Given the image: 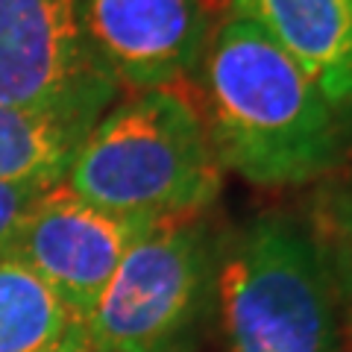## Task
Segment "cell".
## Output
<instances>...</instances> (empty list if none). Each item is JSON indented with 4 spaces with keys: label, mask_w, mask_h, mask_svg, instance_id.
<instances>
[{
    "label": "cell",
    "mask_w": 352,
    "mask_h": 352,
    "mask_svg": "<svg viewBox=\"0 0 352 352\" xmlns=\"http://www.w3.org/2000/svg\"><path fill=\"white\" fill-rule=\"evenodd\" d=\"M197 68L200 115L223 170L258 188H294L335 168L346 124L252 21L226 12Z\"/></svg>",
    "instance_id": "6da1fadb"
},
{
    "label": "cell",
    "mask_w": 352,
    "mask_h": 352,
    "mask_svg": "<svg viewBox=\"0 0 352 352\" xmlns=\"http://www.w3.org/2000/svg\"><path fill=\"white\" fill-rule=\"evenodd\" d=\"M62 182L106 212L162 223L203 217L223 168L194 100L144 88L97 118Z\"/></svg>",
    "instance_id": "7a4b0ae2"
},
{
    "label": "cell",
    "mask_w": 352,
    "mask_h": 352,
    "mask_svg": "<svg viewBox=\"0 0 352 352\" xmlns=\"http://www.w3.org/2000/svg\"><path fill=\"white\" fill-rule=\"evenodd\" d=\"M214 308L226 352H340L332 270L285 214H258L217 250Z\"/></svg>",
    "instance_id": "3957f363"
},
{
    "label": "cell",
    "mask_w": 352,
    "mask_h": 352,
    "mask_svg": "<svg viewBox=\"0 0 352 352\" xmlns=\"http://www.w3.org/2000/svg\"><path fill=\"white\" fill-rule=\"evenodd\" d=\"M217 250L203 217L150 226L82 323L106 352H194L214 305Z\"/></svg>",
    "instance_id": "277c9868"
},
{
    "label": "cell",
    "mask_w": 352,
    "mask_h": 352,
    "mask_svg": "<svg viewBox=\"0 0 352 352\" xmlns=\"http://www.w3.org/2000/svg\"><path fill=\"white\" fill-rule=\"evenodd\" d=\"M115 94L82 0H0V103L100 118Z\"/></svg>",
    "instance_id": "5b68a950"
},
{
    "label": "cell",
    "mask_w": 352,
    "mask_h": 352,
    "mask_svg": "<svg viewBox=\"0 0 352 352\" xmlns=\"http://www.w3.org/2000/svg\"><path fill=\"white\" fill-rule=\"evenodd\" d=\"M150 226L156 220L106 212L56 182L30 212L9 256L27 264L82 326L120 258Z\"/></svg>",
    "instance_id": "8992f818"
},
{
    "label": "cell",
    "mask_w": 352,
    "mask_h": 352,
    "mask_svg": "<svg viewBox=\"0 0 352 352\" xmlns=\"http://www.w3.org/2000/svg\"><path fill=\"white\" fill-rule=\"evenodd\" d=\"M82 21L100 62L132 91L176 88L212 30L203 0H82Z\"/></svg>",
    "instance_id": "52a82bcc"
},
{
    "label": "cell",
    "mask_w": 352,
    "mask_h": 352,
    "mask_svg": "<svg viewBox=\"0 0 352 352\" xmlns=\"http://www.w3.org/2000/svg\"><path fill=\"white\" fill-rule=\"evenodd\" d=\"M229 12L276 41L352 124V0H229Z\"/></svg>",
    "instance_id": "ba28073f"
},
{
    "label": "cell",
    "mask_w": 352,
    "mask_h": 352,
    "mask_svg": "<svg viewBox=\"0 0 352 352\" xmlns=\"http://www.w3.org/2000/svg\"><path fill=\"white\" fill-rule=\"evenodd\" d=\"M94 124L91 115L0 103V179L62 182Z\"/></svg>",
    "instance_id": "9c48e42d"
},
{
    "label": "cell",
    "mask_w": 352,
    "mask_h": 352,
    "mask_svg": "<svg viewBox=\"0 0 352 352\" xmlns=\"http://www.w3.org/2000/svg\"><path fill=\"white\" fill-rule=\"evenodd\" d=\"M76 326L27 264L0 256V352H47Z\"/></svg>",
    "instance_id": "30bf717a"
},
{
    "label": "cell",
    "mask_w": 352,
    "mask_h": 352,
    "mask_svg": "<svg viewBox=\"0 0 352 352\" xmlns=\"http://www.w3.org/2000/svg\"><path fill=\"white\" fill-rule=\"evenodd\" d=\"M47 188H53V185L0 179V256H9V250L18 241L30 212L36 208V203Z\"/></svg>",
    "instance_id": "8fae6325"
},
{
    "label": "cell",
    "mask_w": 352,
    "mask_h": 352,
    "mask_svg": "<svg viewBox=\"0 0 352 352\" xmlns=\"http://www.w3.org/2000/svg\"><path fill=\"white\" fill-rule=\"evenodd\" d=\"M47 352H106V349H103L100 344H97V340H94L91 335L85 332V326L76 323V326L71 329V332L65 335L56 346H50Z\"/></svg>",
    "instance_id": "7c38bea8"
},
{
    "label": "cell",
    "mask_w": 352,
    "mask_h": 352,
    "mask_svg": "<svg viewBox=\"0 0 352 352\" xmlns=\"http://www.w3.org/2000/svg\"><path fill=\"white\" fill-rule=\"evenodd\" d=\"M340 352H352V300L346 305L344 320H340Z\"/></svg>",
    "instance_id": "4fadbf2b"
}]
</instances>
